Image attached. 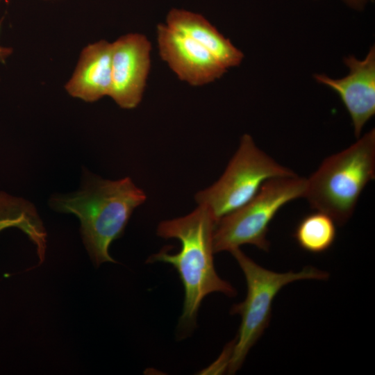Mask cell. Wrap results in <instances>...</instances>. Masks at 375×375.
Listing matches in <instances>:
<instances>
[{"label":"cell","instance_id":"obj_1","mask_svg":"<svg viewBox=\"0 0 375 375\" xmlns=\"http://www.w3.org/2000/svg\"><path fill=\"white\" fill-rule=\"evenodd\" d=\"M146 199L129 177L106 180L85 169L77 191L53 194L49 204L53 210L78 218L83 244L98 267L115 262L109 253L110 246L123 234L133 210Z\"/></svg>","mask_w":375,"mask_h":375},{"label":"cell","instance_id":"obj_2","mask_svg":"<svg viewBox=\"0 0 375 375\" xmlns=\"http://www.w3.org/2000/svg\"><path fill=\"white\" fill-rule=\"evenodd\" d=\"M217 221L204 205L190 214L161 222L157 234L165 239L174 238L181 242L175 254L165 249L152 255L149 262H162L172 265L182 282L185 297L179 325L181 329L194 327L203 299L212 292L228 297L236 294L235 288L217 274L213 260V235Z\"/></svg>","mask_w":375,"mask_h":375},{"label":"cell","instance_id":"obj_3","mask_svg":"<svg viewBox=\"0 0 375 375\" xmlns=\"http://www.w3.org/2000/svg\"><path fill=\"white\" fill-rule=\"evenodd\" d=\"M326 158L306 178L304 197L317 211L342 225L352 216L359 197L375 178V130Z\"/></svg>","mask_w":375,"mask_h":375},{"label":"cell","instance_id":"obj_4","mask_svg":"<svg viewBox=\"0 0 375 375\" xmlns=\"http://www.w3.org/2000/svg\"><path fill=\"white\" fill-rule=\"evenodd\" d=\"M231 253L242 269L247 285L244 301L233 305L231 310V314L241 316L238 337L231 344L227 366L229 374H234L268 326L272 303L279 291L286 285L299 280H326L328 274L312 267H304L298 272L278 273L260 266L240 248Z\"/></svg>","mask_w":375,"mask_h":375},{"label":"cell","instance_id":"obj_5","mask_svg":"<svg viewBox=\"0 0 375 375\" xmlns=\"http://www.w3.org/2000/svg\"><path fill=\"white\" fill-rule=\"evenodd\" d=\"M306 190V178L297 174L267 181L251 200L217 222L213 235L214 252H231L244 244L268 251L270 223L282 207L304 197Z\"/></svg>","mask_w":375,"mask_h":375},{"label":"cell","instance_id":"obj_6","mask_svg":"<svg viewBox=\"0 0 375 375\" xmlns=\"http://www.w3.org/2000/svg\"><path fill=\"white\" fill-rule=\"evenodd\" d=\"M294 175L260 149L250 135L244 134L222 176L199 192L195 199L198 205L206 206L218 222L251 200L267 181Z\"/></svg>","mask_w":375,"mask_h":375},{"label":"cell","instance_id":"obj_7","mask_svg":"<svg viewBox=\"0 0 375 375\" xmlns=\"http://www.w3.org/2000/svg\"><path fill=\"white\" fill-rule=\"evenodd\" d=\"M109 97L121 108L133 109L141 102L151 69V44L140 33H128L111 42Z\"/></svg>","mask_w":375,"mask_h":375},{"label":"cell","instance_id":"obj_8","mask_svg":"<svg viewBox=\"0 0 375 375\" xmlns=\"http://www.w3.org/2000/svg\"><path fill=\"white\" fill-rule=\"evenodd\" d=\"M159 56L177 78L192 87L220 78L227 71L207 49L165 23L156 26Z\"/></svg>","mask_w":375,"mask_h":375},{"label":"cell","instance_id":"obj_9","mask_svg":"<svg viewBox=\"0 0 375 375\" xmlns=\"http://www.w3.org/2000/svg\"><path fill=\"white\" fill-rule=\"evenodd\" d=\"M349 74L342 78L316 74L315 78L334 90L340 97L353 123L356 138L360 137L365 124L375 114V48L358 60L353 56L344 59Z\"/></svg>","mask_w":375,"mask_h":375},{"label":"cell","instance_id":"obj_10","mask_svg":"<svg viewBox=\"0 0 375 375\" xmlns=\"http://www.w3.org/2000/svg\"><path fill=\"white\" fill-rule=\"evenodd\" d=\"M111 47V42L100 40L83 48L75 68L64 86L69 96L88 103L109 97Z\"/></svg>","mask_w":375,"mask_h":375},{"label":"cell","instance_id":"obj_11","mask_svg":"<svg viewBox=\"0 0 375 375\" xmlns=\"http://www.w3.org/2000/svg\"><path fill=\"white\" fill-rule=\"evenodd\" d=\"M165 24L204 47L227 69L239 66L244 59L242 51L201 14L172 8Z\"/></svg>","mask_w":375,"mask_h":375},{"label":"cell","instance_id":"obj_12","mask_svg":"<svg viewBox=\"0 0 375 375\" xmlns=\"http://www.w3.org/2000/svg\"><path fill=\"white\" fill-rule=\"evenodd\" d=\"M335 222L328 215L317 211L305 216L298 224L294 238L303 250L319 253L328 250L336 238Z\"/></svg>","mask_w":375,"mask_h":375},{"label":"cell","instance_id":"obj_13","mask_svg":"<svg viewBox=\"0 0 375 375\" xmlns=\"http://www.w3.org/2000/svg\"><path fill=\"white\" fill-rule=\"evenodd\" d=\"M11 227L19 228L34 240L41 233L42 223L31 203L0 192V232Z\"/></svg>","mask_w":375,"mask_h":375},{"label":"cell","instance_id":"obj_14","mask_svg":"<svg viewBox=\"0 0 375 375\" xmlns=\"http://www.w3.org/2000/svg\"><path fill=\"white\" fill-rule=\"evenodd\" d=\"M12 49L0 45V62H4L12 53Z\"/></svg>","mask_w":375,"mask_h":375},{"label":"cell","instance_id":"obj_15","mask_svg":"<svg viewBox=\"0 0 375 375\" xmlns=\"http://www.w3.org/2000/svg\"><path fill=\"white\" fill-rule=\"evenodd\" d=\"M349 5L354 7H360L367 0H344Z\"/></svg>","mask_w":375,"mask_h":375}]
</instances>
